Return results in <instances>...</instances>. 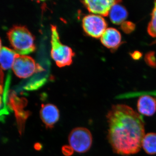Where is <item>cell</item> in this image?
<instances>
[{"mask_svg":"<svg viewBox=\"0 0 156 156\" xmlns=\"http://www.w3.org/2000/svg\"><path fill=\"white\" fill-rule=\"evenodd\" d=\"M108 124V138L116 153H137L142 147L144 136L142 117L126 105H113L107 115Z\"/></svg>","mask_w":156,"mask_h":156,"instance_id":"obj_1","label":"cell"},{"mask_svg":"<svg viewBox=\"0 0 156 156\" xmlns=\"http://www.w3.org/2000/svg\"><path fill=\"white\" fill-rule=\"evenodd\" d=\"M7 36L13 50L19 55H26L35 50L34 37L24 26H13Z\"/></svg>","mask_w":156,"mask_h":156,"instance_id":"obj_2","label":"cell"},{"mask_svg":"<svg viewBox=\"0 0 156 156\" xmlns=\"http://www.w3.org/2000/svg\"><path fill=\"white\" fill-rule=\"evenodd\" d=\"M51 57L58 67L69 66L75 53L71 48L61 43L56 26L51 25Z\"/></svg>","mask_w":156,"mask_h":156,"instance_id":"obj_3","label":"cell"},{"mask_svg":"<svg viewBox=\"0 0 156 156\" xmlns=\"http://www.w3.org/2000/svg\"><path fill=\"white\" fill-rule=\"evenodd\" d=\"M68 140L70 146L79 153L87 152L92 146V135L86 128L80 127L73 129L70 133Z\"/></svg>","mask_w":156,"mask_h":156,"instance_id":"obj_4","label":"cell"},{"mask_svg":"<svg viewBox=\"0 0 156 156\" xmlns=\"http://www.w3.org/2000/svg\"><path fill=\"white\" fill-rule=\"evenodd\" d=\"M11 68L16 76L23 79L30 77L40 69L30 56L18 54L15 57Z\"/></svg>","mask_w":156,"mask_h":156,"instance_id":"obj_5","label":"cell"},{"mask_svg":"<svg viewBox=\"0 0 156 156\" xmlns=\"http://www.w3.org/2000/svg\"><path fill=\"white\" fill-rule=\"evenodd\" d=\"M82 25L87 35L95 38H99L106 30L107 23L101 16L92 14L83 17Z\"/></svg>","mask_w":156,"mask_h":156,"instance_id":"obj_6","label":"cell"},{"mask_svg":"<svg viewBox=\"0 0 156 156\" xmlns=\"http://www.w3.org/2000/svg\"><path fill=\"white\" fill-rule=\"evenodd\" d=\"M118 1L113 0H90L82 1L83 5L90 13L107 16L112 7Z\"/></svg>","mask_w":156,"mask_h":156,"instance_id":"obj_7","label":"cell"},{"mask_svg":"<svg viewBox=\"0 0 156 156\" xmlns=\"http://www.w3.org/2000/svg\"><path fill=\"white\" fill-rule=\"evenodd\" d=\"M40 116L47 128L52 129L59 119L58 108L53 104L42 105Z\"/></svg>","mask_w":156,"mask_h":156,"instance_id":"obj_8","label":"cell"},{"mask_svg":"<svg viewBox=\"0 0 156 156\" xmlns=\"http://www.w3.org/2000/svg\"><path fill=\"white\" fill-rule=\"evenodd\" d=\"M101 41L105 47L115 51L122 44V36L116 29L109 27L106 29L101 37Z\"/></svg>","mask_w":156,"mask_h":156,"instance_id":"obj_9","label":"cell"},{"mask_svg":"<svg viewBox=\"0 0 156 156\" xmlns=\"http://www.w3.org/2000/svg\"><path fill=\"white\" fill-rule=\"evenodd\" d=\"M137 108L141 114L152 116L156 112V98L150 95H143L137 101Z\"/></svg>","mask_w":156,"mask_h":156,"instance_id":"obj_10","label":"cell"},{"mask_svg":"<svg viewBox=\"0 0 156 156\" xmlns=\"http://www.w3.org/2000/svg\"><path fill=\"white\" fill-rule=\"evenodd\" d=\"M120 2H121V1H118L115 3L109 13L111 21L117 25L122 24L127 19L128 16L127 10Z\"/></svg>","mask_w":156,"mask_h":156,"instance_id":"obj_11","label":"cell"},{"mask_svg":"<svg viewBox=\"0 0 156 156\" xmlns=\"http://www.w3.org/2000/svg\"><path fill=\"white\" fill-rule=\"evenodd\" d=\"M17 53L12 49L2 47L0 49V67L3 70L12 68Z\"/></svg>","mask_w":156,"mask_h":156,"instance_id":"obj_12","label":"cell"},{"mask_svg":"<svg viewBox=\"0 0 156 156\" xmlns=\"http://www.w3.org/2000/svg\"><path fill=\"white\" fill-rule=\"evenodd\" d=\"M142 147L149 154H156V133H148L144 135L142 141Z\"/></svg>","mask_w":156,"mask_h":156,"instance_id":"obj_13","label":"cell"},{"mask_svg":"<svg viewBox=\"0 0 156 156\" xmlns=\"http://www.w3.org/2000/svg\"><path fill=\"white\" fill-rule=\"evenodd\" d=\"M151 18L147 27V32L150 35L156 38V1L154 2V9L152 12Z\"/></svg>","mask_w":156,"mask_h":156,"instance_id":"obj_14","label":"cell"},{"mask_svg":"<svg viewBox=\"0 0 156 156\" xmlns=\"http://www.w3.org/2000/svg\"><path fill=\"white\" fill-rule=\"evenodd\" d=\"M144 60L147 65L152 68L156 67L155 53L153 51H150L146 53Z\"/></svg>","mask_w":156,"mask_h":156,"instance_id":"obj_15","label":"cell"},{"mask_svg":"<svg viewBox=\"0 0 156 156\" xmlns=\"http://www.w3.org/2000/svg\"><path fill=\"white\" fill-rule=\"evenodd\" d=\"M121 29L125 33H131L135 29V24L130 21H125L121 24Z\"/></svg>","mask_w":156,"mask_h":156,"instance_id":"obj_16","label":"cell"},{"mask_svg":"<svg viewBox=\"0 0 156 156\" xmlns=\"http://www.w3.org/2000/svg\"><path fill=\"white\" fill-rule=\"evenodd\" d=\"M73 150L70 146L64 145L62 148V154L66 156L72 155L73 154Z\"/></svg>","mask_w":156,"mask_h":156,"instance_id":"obj_17","label":"cell"},{"mask_svg":"<svg viewBox=\"0 0 156 156\" xmlns=\"http://www.w3.org/2000/svg\"><path fill=\"white\" fill-rule=\"evenodd\" d=\"M131 56L134 60H138L142 57V54L139 51H135L131 53Z\"/></svg>","mask_w":156,"mask_h":156,"instance_id":"obj_18","label":"cell"},{"mask_svg":"<svg viewBox=\"0 0 156 156\" xmlns=\"http://www.w3.org/2000/svg\"><path fill=\"white\" fill-rule=\"evenodd\" d=\"M4 80V74L2 69L0 68V94H2L3 92V83Z\"/></svg>","mask_w":156,"mask_h":156,"instance_id":"obj_19","label":"cell"},{"mask_svg":"<svg viewBox=\"0 0 156 156\" xmlns=\"http://www.w3.org/2000/svg\"><path fill=\"white\" fill-rule=\"evenodd\" d=\"M34 148H35L36 150H39L41 149V145L39 143L36 144L35 145Z\"/></svg>","mask_w":156,"mask_h":156,"instance_id":"obj_20","label":"cell"},{"mask_svg":"<svg viewBox=\"0 0 156 156\" xmlns=\"http://www.w3.org/2000/svg\"><path fill=\"white\" fill-rule=\"evenodd\" d=\"M2 98L1 97V95H0V110L2 108Z\"/></svg>","mask_w":156,"mask_h":156,"instance_id":"obj_21","label":"cell"},{"mask_svg":"<svg viewBox=\"0 0 156 156\" xmlns=\"http://www.w3.org/2000/svg\"><path fill=\"white\" fill-rule=\"evenodd\" d=\"M2 41L1 38H0V49L2 48Z\"/></svg>","mask_w":156,"mask_h":156,"instance_id":"obj_22","label":"cell"}]
</instances>
